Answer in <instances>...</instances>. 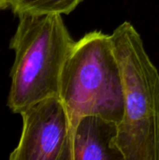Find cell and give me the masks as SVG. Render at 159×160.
<instances>
[{
    "mask_svg": "<svg viewBox=\"0 0 159 160\" xmlns=\"http://www.w3.org/2000/svg\"><path fill=\"white\" fill-rule=\"evenodd\" d=\"M83 0H9L10 8L22 14H69Z\"/></svg>",
    "mask_w": 159,
    "mask_h": 160,
    "instance_id": "8992f818",
    "label": "cell"
},
{
    "mask_svg": "<svg viewBox=\"0 0 159 160\" xmlns=\"http://www.w3.org/2000/svg\"><path fill=\"white\" fill-rule=\"evenodd\" d=\"M119 61L124 116L117 144L126 160H159V73L129 22L111 34Z\"/></svg>",
    "mask_w": 159,
    "mask_h": 160,
    "instance_id": "6da1fadb",
    "label": "cell"
},
{
    "mask_svg": "<svg viewBox=\"0 0 159 160\" xmlns=\"http://www.w3.org/2000/svg\"><path fill=\"white\" fill-rule=\"evenodd\" d=\"M59 98L72 131L85 115L122 121L123 80L111 35L97 30L75 41L62 70Z\"/></svg>",
    "mask_w": 159,
    "mask_h": 160,
    "instance_id": "3957f363",
    "label": "cell"
},
{
    "mask_svg": "<svg viewBox=\"0 0 159 160\" xmlns=\"http://www.w3.org/2000/svg\"><path fill=\"white\" fill-rule=\"evenodd\" d=\"M22 135L10 160H73L72 127L59 97L44 98L21 113Z\"/></svg>",
    "mask_w": 159,
    "mask_h": 160,
    "instance_id": "277c9868",
    "label": "cell"
},
{
    "mask_svg": "<svg viewBox=\"0 0 159 160\" xmlns=\"http://www.w3.org/2000/svg\"><path fill=\"white\" fill-rule=\"evenodd\" d=\"M10 40L15 60L7 106L21 113L29 106L59 97L65 62L75 43L60 14H22Z\"/></svg>",
    "mask_w": 159,
    "mask_h": 160,
    "instance_id": "7a4b0ae2",
    "label": "cell"
},
{
    "mask_svg": "<svg viewBox=\"0 0 159 160\" xmlns=\"http://www.w3.org/2000/svg\"><path fill=\"white\" fill-rule=\"evenodd\" d=\"M10 8L9 0H0V10Z\"/></svg>",
    "mask_w": 159,
    "mask_h": 160,
    "instance_id": "52a82bcc",
    "label": "cell"
},
{
    "mask_svg": "<svg viewBox=\"0 0 159 160\" xmlns=\"http://www.w3.org/2000/svg\"><path fill=\"white\" fill-rule=\"evenodd\" d=\"M119 124L99 115H85L72 131L73 160H126L117 144Z\"/></svg>",
    "mask_w": 159,
    "mask_h": 160,
    "instance_id": "5b68a950",
    "label": "cell"
}]
</instances>
